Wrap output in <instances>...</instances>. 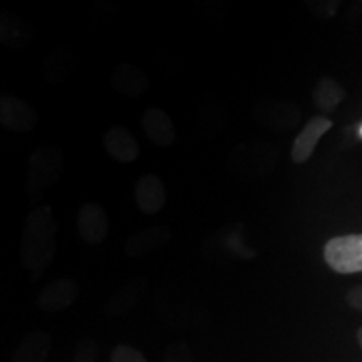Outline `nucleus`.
<instances>
[{"mask_svg": "<svg viewBox=\"0 0 362 362\" xmlns=\"http://www.w3.org/2000/svg\"><path fill=\"white\" fill-rule=\"evenodd\" d=\"M62 173V155L54 146L42 144L34 149L29 161V188L39 194L57 183Z\"/></svg>", "mask_w": 362, "mask_h": 362, "instance_id": "obj_4", "label": "nucleus"}, {"mask_svg": "<svg viewBox=\"0 0 362 362\" xmlns=\"http://www.w3.org/2000/svg\"><path fill=\"white\" fill-rule=\"evenodd\" d=\"M34 107L16 96H2L0 99V123L12 133H30L35 128Z\"/></svg>", "mask_w": 362, "mask_h": 362, "instance_id": "obj_6", "label": "nucleus"}, {"mask_svg": "<svg viewBox=\"0 0 362 362\" xmlns=\"http://www.w3.org/2000/svg\"><path fill=\"white\" fill-rule=\"evenodd\" d=\"M112 88L124 98H141L146 93L149 84L146 76L131 62H123L116 67L112 74Z\"/></svg>", "mask_w": 362, "mask_h": 362, "instance_id": "obj_14", "label": "nucleus"}, {"mask_svg": "<svg viewBox=\"0 0 362 362\" xmlns=\"http://www.w3.org/2000/svg\"><path fill=\"white\" fill-rule=\"evenodd\" d=\"M171 232L168 226L156 225L148 226V228L139 230L131 235L126 242V255L131 259H138V257L149 255V253L160 250L170 242Z\"/></svg>", "mask_w": 362, "mask_h": 362, "instance_id": "obj_11", "label": "nucleus"}, {"mask_svg": "<svg viewBox=\"0 0 362 362\" xmlns=\"http://www.w3.org/2000/svg\"><path fill=\"white\" fill-rule=\"evenodd\" d=\"M309 6H314L309 8L319 17H332L334 13L337 12L339 2H315V4H309Z\"/></svg>", "mask_w": 362, "mask_h": 362, "instance_id": "obj_21", "label": "nucleus"}, {"mask_svg": "<svg viewBox=\"0 0 362 362\" xmlns=\"http://www.w3.org/2000/svg\"><path fill=\"white\" fill-rule=\"evenodd\" d=\"M99 361V347L96 342L84 341L81 342L76 349L74 362H98Z\"/></svg>", "mask_w": 362, "mask_h": 362, "instance_id": "obj_20", "label": "nucleus"}, {"mask_svg": "<svg viewBox=\"0 0 362 362\" xmlns=\"http://www.w3.org/2000/svg\"><path fill=\"white\" fill-rule=\"evenodd\" d=\"M57 245V223L52 208L35 206L24 221L21 235V260L39 277L51 265Z\"/></svg>", "mask_w": 362, "mask_h": 362, "instance_id": "obj_1", "label": "nucleus"}, {"mask_svg": "<svg viewBox=\"0 0 362 362\" xmlns=\"http://www.w3.org/2000/svg\"><path fill=\"white\" fill-rule=\"evenodd\" d=\"M79 285L72 279H59L39 293L37 305L44 312H61L78 300Z\"/></svg>", "mask_w": 362, "mask_h": 362, "instance_id": "obj_10", "label": "nucleus"}, {"mask_svg": "<svg viewBox=\"0 0 362 362\" xmlns=\"http://www.w3.org/2000/svg\"><path fill=\"white\" fill-rule=\"evenodd\" d=\"M146 279H133L111 298L110 304L106 305V312L110 315H121L131 307L138 304L139 298L143 297L144 291H146Z\"/></svg>", "mask_w": 362, "mask_h": 362, "instance_id": "obj_17", "label": "nucleus"}, {"mask_svg": "<svg viewBox=\"0 0 362 362\" xmlns=\"http://www.w3.org/2000/svg\"><path fill=\"white\" fill-rule=\"evenodd\" d=\"M107 155L119 163H133L139 156V144L134 134L124 126H112L103 136Z\"/></svg>", "mask_w": 362, "mask_h": 362, "instance_id": "obj_12", "label": "nucleus"}, {"mask_svg": "<svg viewBox=\"0 0 362 362\" xmlns=\"http://www.w3.org/2000/svg\"><path fill=\"white\" fill-rule=\"evenodd\" d=\"M250 116L259 124L275 131L292 129L300 117L293 104L284 101H267V99H260L253 104Z\"/></svg>", "mask_w": 362, "mask_h": 362, "instance_id": "obj_5", "label": "nucleus"}, {"mask_svg": "<svg viewBox=\"0 0 362 362\" xmlns=\"http://www.w3.org/2000/svg\"><path fill=\"white\" fill-rule=\"evenodd\" d=\"M344 98H346V90L332 78L319 79L314 90H312L314 104L317 110L322 111L324 115H330L332 111H336V107L344 101Z\"/></svg>", "mask_w": 362, "mask_h": 362, "instance_id": "obj_16", "label": "nucleus"}, {"mask_svg": "<svg viewBox=\"0 0 362 362\" xmlns=\"http://www.w3.org/2000/svg\"><path fill=\"white\" fill-rule=\"evenodd\" d=\"M51 351V336L44 330H34L22 339L16 352L12 354V362H45Z\"/></svg>", "mask_w": 362, "mask_h": 362, "instance_id": "obj_15", "label": "nucleus"}, {"mask_svg": "<svg viewBox=\"0 0 362 362\" xmlns=\"http://www.w3.org/2000/svg\"><path fill=\"white\" fill-rule=\"evenodd\" d=\"M107 230H110V220L104 208L98 203H84L78 214L79 237L88 245H99L106 238Z\"/></svg>", "mask_w": 362, "mask_h": 362, "instance_id": "obj_7", "label": "nucleus"}, {"mask_svg": "<svg viewBox=\"0 0 362 362\" xmlns=\"http://www.w3.org/2000/svg\"><path fill=\"white\" fill-rule=\"evenodd\" d=\"M134 200L139 211L144 215H156L168 202L166 188L160 176L144 175L138 180L134 188Z\"/></svg>", "mask_w": 362, "mask_h": 362, "instance_id": "obj_9", "label": "nucleus"}, {"mask_svg": "<svg viewBox=\"0 0 362 362\" xmlns=\"http://www.w3.org/2000/svg\"><path fill=\"white\" fill-rule=\"evenodd\" d=\"M347 304H349L352 309L362 312V285H357V287H352L346 296Z\"/></svg>", "mask_w": 362, "mask_h": 362, "instance_id": "obj_22", "label": "nucleus"}, {"mask_svg": "<svg viewBox=\"0 0 362 362\" xmlns=\"http://www.w3.org/2000/svg\"><path fill=\"white\" fill-rule=\"evenodd\" d=\"M111 362H148L143 352H139L134 347L119 344L111 352Z\"/></svg>", "mask_w": 362, "mask_h": 362, "instance_id": "obj_19", "label": "nucleus"}, {"mask_svg": "<svg viewBox=\"0 0 362 362\" xmlns=\"http://www.w3.org/2000/svg\"><path fill=\"white\" fill-rule=\"evenodd\" d=\"M279 160V149L264 141L240 143L230 149L226 161L235 173L245 178H262L274 168Z\"/></svg>", "mask_w": 362, "mask_h": 362, "instance_id": "obj_2", "label": "nucleus"}, {"mask_svg": "<svg viewBox=\"0 0 362 362\" xmlns=\"http://www.w3.org/2000/svg\"><path fill=\"white\" fill-rule=\"evenodd\" d=\"M332 128V121L325 116H314L307 121V124L302 128L300 133L293 141L291 149V156L293 163H305L309 158L314 155L315 146L319 144L320 138Z\"/></svg>", "mask_w": 362, "mask_h": 362, "instance_id": "obj_8", "label": "nucleus"}, {"mask_svg": "<svg viewBox=\"0 0 362 362\" xmlns=\"http://www.w3.org/2000/svg\"><path fill=\"white\" fill-rule=\"evenodd\" d=\"M141 126L149 141L156 146L168 148L175 143L176 129L170 115L161 107H149L141 117Z\"/></svg>", "mask_w": 362, "mask_h": 362, "instance_id": "obj_13", "label": "nucleus"}, {"mask_svg": "<svg viewBox=\"0 0 362 362\" xmlns=\"http://www.w3.org/2000/svg\"><path fill=\"white\" fill-rule=\"evenodd\" d=\"M361 136H362V128H361Z\"/></svg>", "mask_w": 362, "mask_h": 362, "instance_id": "obj_24", "label": "nucleus"}, {"mask_svg": "<svg viewBox=\"0 0 362 362\" xmlns=\"http://www.w3.org/2000/svg\"><path fill=\"white\" fill-rule=\"evenodd\" d=\"M0 40L8 49H22L29 40L25 22L16 13L4 11L0 17Z\"/></svg>", "mask_w": 362, "mask_h": 362, "instance_id": "obj_18", "label": "nucleus"}, {"mask_svg": "<svg viewBox=\"0 0 362 362\" xmlns=\"http://www.w3.org/2000/svg\"><path fill=\"white\" fill-rule=\"evenodd\" d=\"M357 342H359V346H361V349H362V327L357 330Z\"/></svg>", "mask_w": 362, "mask_h": 362, "instance_id": "obj_23", "label": "nucleus"}, {"mask_svg": "<svg viewBox=\"0 0 362 362\" xmlns=\"http://www.w3.org/2000/svg\"><path fill=\"white\" fill-rule=\"evenodd\" d=\"M324 260L337 274L362 272V235H341L330 238L324 247Z\"/></svg>", "mask_w": 362, "mask_h": 362, "instance_id": "obj_3", "label": "nucleus"}]
</instances>
